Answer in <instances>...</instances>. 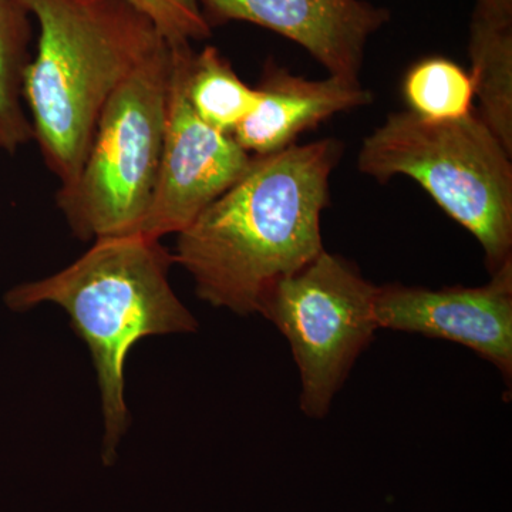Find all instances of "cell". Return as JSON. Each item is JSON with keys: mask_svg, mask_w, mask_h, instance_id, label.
<instances>
[{"mask_svg": "<svg viewBox=\"0 0 512 512\" xmlns=\"http://www.w3.org/2000/svg\"><path fill=\"white\" fill-rule=\"evenodd\" d=\"M339 141L319 140L252 157L248 170L178 234L175 264L198 298L237 315L259 313L276 282L325 248L322 214Z\"/></svg>", "mask_w": 512, "mask_h": 512, "instance_id": "6da1fadb", "label": "cell"}, {"mask_svg": "<svg viewBox=\"0 0 512 512\" xmlns=\"http://www.w3.org/2000/svg\"><path fill=\"white\" fill-rule=\"evenodd\" d=\"M357 167L379 183L420 184L480 242L490 275L512 259V154L476 109L456 120L392 113L363 141Z\"/></svg>", "mask_w": 512, "mask_h": 512, "instance_id": "277c9868", "label": "cell"}, {"mask_svg": "<svg viewBox=\"0 0 512 512\" xmlns=\"http://www.w3.org/2000/svg\"><path fill=\"white\" fill-rule=\"evenodd\" d=\"M259 100L231 134L251 156H269L295 144L305 131L335 114L372 103L373 94L360 80L329 76L309 80L269 63L259 87Z\"/></svg>", "mask_w": 512, "mask_h": 512, "instance_id": "30bf717a", "label": "cell"}, {"mask_svg": "<svg viewBox=\"0 0 512 512\" xmlns=\"http://www.w3.org/2000/svg\"><path fill=\"white\" fill-rule=\"evenodd\" d=\"M403 96L412 113L429 120H456L474 107L471 74L446 57H426L407 70Z\"/></svg>", "mask_w": 512, "mask_h": 512, "instance_id": "5bb4252c", "label": "cell"}, {"mask_svg": "<svg viewBox=\"0 0 512 512\" xmlns=\"http://www.w3.org/2000/svg\"><path fill=\"white\" fill-rule=\"evenodd\" d=\"M187 96L195 113L225 134L234 133L259 100L258 89L249 87L220 50L212 46L192 56Z\"/></svg>", "mask_w": 512, "mask_h": 512, "instance_id": "4fadbf2b", "label": "cell"}, {"mask_svg": "<svg viewBox=\"0 0 512 512\" xmlns=\"http://www.w3.org/2000/svg\"><path fill=\"white\" fill-rule=\"evenodd\" d=\"M377 286L342 256L323 251L276 282L259 308L291 346L301 379L299 406L320 420L379 329Z\"/></svg>", "mask_w": 512, "mask_h": 512, "instance_id": "8992f818", "label": "cell"}, {"mask_svg": "<svg viewBox=\"0 0 512 512\" xmlns=\"http://www.w3.org/2000/svg\"><path fill=\"white\" fill-rule=\"evenodd\" d=\"M375 318L379 329L466 346L497 367L511 389L512 259L491 274L488 284L474 288L377 286Z\"/></svg>", "mask_w": 512, "mask_h": 512, "instance_id": "ba28073f", "label": "cell"}, {"mask_svg": "<svg viewBox=\"0 0 512 512\" xmlns=\"http://www.w3.org/2000/svg\"><path fill=\"white\" fill-rule=\"evenodd\" d=\"M37 20L23 101L43 160L69 185L82 170L101 111L167 40L123 0H20Z\"/></svg>", "mask_w": 512, "mask_h": 512, "instance_id": "7a4b0ae2", "label": "cell"}, {"mask_svg": "<svg viewBox=\"0 0 512 512\" xmlns=\"http://www.w3.org/2000/svg\"><path fill=\"white\" fill-rule=\"evenodd\" d=\"M474 10L495 22L512 23V0H478Z\"/></svg>", "mask_w": 512, "mask_h": 512, "instance_id": "2e32d148", "label": "cell"}, {"mask_svg": "<svg viewBox=\"0 0 512 512\" xmlns=\"http://www.w3.org/2000/svg\"><path fill=\"white\" fill-rule=\"evenodd\" d=\"M468 53L477 113L512 154V23L474 10Z\"/></svg>", "mask_w": 512, "mask_h": 512, "instance_id": "8fae6325", "label": "cell"}, {"mask_svg": "<svg viewBox=\"0 0 512 512\" xmlns=\"http://www.w3.org/2000/svg\"><path fill=\"white\" fill-rule=\"evenodd\" d=\"M30 18L20 0H0V151L8 154L33 140L23 101V76L32 39Z\"/></svg>", "mask_w": 512, "mask_h": 512, "instance_id": "7c38bea8", "label": "cell"}, {"mask_svg": "<svg viewBox=\"0 0 512 512\" xmlns=\"http://www.w3.org/2000/svg\"><path fill=\"white\" fill-rule=\"evenodd\" d=\"M146 16L170 45H191L207 39L211 26L202 15L197 0H123Z\"/></svg>", "mask_w": 512, "mask_h": 512, "instance_id": "9a60e30c", "label": "cell"}, {"mask_svg": "<svg viewBox=\"0 0 512 512\" xmlns=\"http://www.w3.org/2000/svg\"><path fill=\"white\" fill-rule=\"evenodd\" d=\"M208 25L248 22L292 40L330 76L359 80L366 46L392 19L367 0H197Z\"/></svg>", "mask_w": 512, "mask_h": 512, "instance_id": "9c48e42d", "label": "cell"}, {"mask_svg": "<svg viewBox=\"0 0 512 512\" xmlns=\"http://www.w3.org/2000/svg\"><path fill=\"white\" fill-rule=\"evenodd\" d=\"M173 46L158 47L101 111L76 180L57 207L82 241L136 234L156 190L170 99Z\"/></svg>", "mask_w": 512, "mask_h": 512, "instance_id": "5b68a950", "label": "cell"}, {"mask_svg": "<svg viewBox=\"0 0 512 512\" xmlns=\"http://www.w3.org/2000/svg\"><path fill=\"white\" fill-rule=\"evenodd\" d=\"M174 255L146 235L100 238L55 275L13 286L5 303L16 312L55 303L87 343L101 393L103 458L110 464L130 416L124 400V365L147 336L197 332L198 322L168 281Z\"/></svg>", "mask_w": 512, "mask_h": 512, "instance_id": "3957f363", "label": "cell"}, {"mask_svg": "<svg viewBox=\"0 0 512 512\" xmlns=\"http://www.w3.org/2000/svg\"><path fill=\"white\" fill-rule=\"evenodd\" d=\"M192 56L191 45L173 46L163 156L153 201L138 229L148 238L184 231L237 183L254 157L231 134L211 127L192 109L187 96Z\"/></svg>", "mask_w": 512, "mask_h": 512, "instance_id": "52a82bcc", "label": "cell"}]
</instances>
